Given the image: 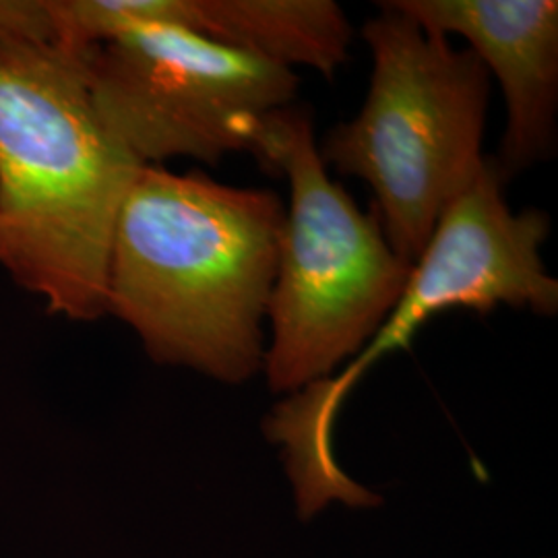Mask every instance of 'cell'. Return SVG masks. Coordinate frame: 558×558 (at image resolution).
<instances>
[{"mask_svg":"<svg viewBox=\"0 0 558 558\" xmlns=\"http://www.w3.org/2000/svg\"><path fill=\"white\" fill-rule=\"evenodd\" d=\"M286 207L267 189L143 166L122 203L106 313L147 356L226 385L263 371Z\"/></svg>","mask_w":558,"mask_h":558,"instance_id":"obj_1","label":"cell"},{"mask_svg":"<svg viewBox=\"0 0 558 558\" xmlns=\"http://www.w3.org/2000/svg\"><path fill=\"white\" fill-rule=\"evenodd\" d=\"M69 15L73 32L87 44L143 25H168L325 77H333L348 60L354 38L333 0H75Z\"/></svg>","mask_w":558,"mask_h":558,"instance_id":"obj_8","label":"cell"},{"mask_svg":"<svg viewBox=\"0 0 558 558\" xmlns=\"http://www.w3.org/2000/svg\"><path fill=\"white\" fill-rule=\"evenodd\" d=\"M0 32H23L52 38L46 0H0Z\"/></svg>","mask_w":558,"mask_h":558,"instance_id":"obj_9","label":"cell"},{"mask_svg":"<svg viewBox=\"0 0 558 558\" xmlns=\"http://www.w3.org/2000/svg\"><path fill=\"white\" fill-rule=\"evenodd\" d=\"M440 36H459L500 81L507 129L495 166L507 180L557 147L558 2L555 0H387Z\"/></svg>","mask_w":558,"mask_h":558,"instance_id":"obj_7","label":"cell"},{"mask_svg":"<svg viewBox=\"0 0 558 558\" xmlns=\"http://www.w3.org/2000/svg\"><path fill=\"white\" fill-rule=\"evenodd\" d=\"M143 166L104 126L83 50L0 32V267L50 315H108L112 236Z\"/></svg>","mask_w":558,"mask_h":558,"instance_id":"obj_2","label":"cell"},{"mask_svg":"<svg viewBox=\"0 0 558 558\" xmlns=\"http://www.w3.org/2000/svg\"><path fill=\"white\" fill-rule=\"evenodd\" d=\"M251 154L290 182L263 373L274 393L294 396L359 356L414 267L389 246L375 207L364 214L329 179L306 110L286 106L267 114Z\"/></svg>","mask_w":558,"mask_h":558,"instance_id":"obj_4","label":"cell"},{"mask_svg":"<svg viewBox=\"0 0 558 558\" xmlns=\"http://www.w3.org/2000/svg\"><path fill=\"white\" fill-rule=\"evenodd\" d=\"M495 161L486 158L478 179L453 201L412 269L410 281L373 338L352 364L331 379L299 391L265 422L271 442L283 449L300 509L327 499L371 502V495L339 470L331 435L339 403L362 371L398 348L420 327L449 308L488 313L500 304L555 315L558 281L548 276L539 248L550 221L538 209L511 211Z\"/></svg>","mask_w":558,"mask_h":558,"instance_id":"obj_5","label":"cell"},{"mask_svg":"<svg viewBox=\"0 0 558 558\" xmlns=\"http://www.w3.org/2000/svg\"><path fill=\"white\" fill-rule=\"evenodd\" d=\"M379 7L362 27L373 54L364 106L325 135L319 154L325 166L373 189L385 239L414 267L447 207L486 163L490 75L470 48L387 2Z\"/></svg>","mask_w":558,"mask_h":558,"instance_id":"obj_3","label":"cell"},{"mask_svg":"<svg viewBox=\"0 0 558 558\" xmlns=\"http://www.w3.org/2000/svg\"><path fill=\"white\" fill-rule=\"evenodd\" d=\"M83 60L104 126L145 166L251 154L263 119L299 87L294 69L168 25L126 29Z\"/></svg>","mask_w":558,"mask_h":558,"instance_id":"obj_6","label":"cell"}]
</instances>
